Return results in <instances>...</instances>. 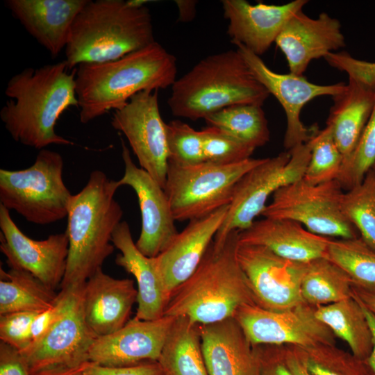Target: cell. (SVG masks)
I'll list each match as a JSON object with an SVG mask.
<instances>
[{
    "label": "cell",
    "instance_id": "obj_17",
    "mask_svg": "<svg viewBox=\"0 0 375 375\" xmlns=\"http://www.w3.org/2000/svg\"><path fill=\"white\" fill-rule=\"evenodd\" d=\"M122 157L124 165L120 186H130L135 192L141 212V231L135 242L138 249L148 257H156L178 233L170 204L164 189L144 169L138 167L122 140Z\"/></svg>",
    "mask_w": 375,
    "mask_h": 375
},
{
    "label": "cell",
    "instance_id": "obj_11",
    "mask_svg": "<svg viewBox=\"0 0 375 375\" xmlns=\"http://www.w3.org/2000/svg\"><path fill=\"white\" fill-rule=\"evenodd\" d=\"M158 91H142L115 110L111 125L126 138L141 168L164 189L169 166L166 123Z\"/></svg>",
    "mask_w": 375,
    "mask_h": 375
},
{
    "label": "cell",
    "instance_id": "obj_6",
    "mask_svg": "<svg viewBox=\"0 0 375 375\" xmlns=\"http://www.w3.org/2000/svg\"><path fill=\"white\" fill-rule=\"evenodd\" d=\"M238 49L210 55L176 79L167 104L175 117L195 121L222 108L262 106L269 96Z\"/></svg>",
    "mask_w": 375,
    "mask_h": 375
},
{
    "label": "cell",
    "instance_id": "obj_30",
    "mask_svg": "<svg viewBox=\"0 0 375 375\" xmlns=\"http://www.w3.org/2000/svg\"><path fill=\"white\" fill-rule=\"evenodd\" d=\"M58 294L31 273L0 268V315L13 312H41L51 308Z\"/></svg>",
    "mask_w": 375,
    "mask_h": 375
},
{
    "label": "cell",
    "instance_id": "obj_47",
    "mask_svg": "<svg viewBox=\"0 0 375 375\" xmlns=\"http://www.w3.org/2000/svg\"><path fill=\"white\" fill-rule=\"evenodd\" d=\"M303 364L310 375H339L312 359H308Z\"/></svg>",
    "mask_w": 375,
    "mask_h": 375
},
{
    "label": "cell",
    "instance_id": "obj_41",
    "mask_svg": "<svg viewBox=\"0 0 375 375\" xmlns=\"http://www.w3.org/2000/svg\"><path fill=\"white\" fill-rule=\"evenodd\" d=\"M84 375H166L158 361H144L138 364L107 367L90 362Z\"/></svg>",
    "mask_w": 375,
    "mask_h": 375
},
{
    "label": "cell",
    "instance_id": "obj_24",
    "mask_svg": "<svg viewBox=\"0 0 375 375\" xmlns=\"http://www.w3.org/2000/svg\"><path fill=\"white\" fill-rule=\"evenodd\" d=\"M330 240L287 219L264 217L239 231L240 244L262 246L280 257L306 264L326 258Z\"/></svg>",
    "mask_w": 375,
    "mask_h": 375
},
{
    "label": "cell",
    "instance_id": "obj_36",
    "mask_svg": "<svg viewBox=\"0 0 375 375\" xmlns=\"http://www.w3.org/2000/svg\"><path fill=\"white\" fill-rule=\"evenodd\" d=\"M375 167V105L359 141L351 156L342 165L337 181L347 191L360 183Z\"/></svg>",
    "mask_w": 375,
    "mask_h": 375
},
{
    "label": "cell",
    "instance_id": "obj_4",
    "mask_svg": "<svg viewBox=\"0 0 375 375\" xmlns=\"http://www.w3.org/2000/svg\"><path fill=\"white\" fill-rule=\"evenodd\" d=\"M238 244V231L221 244L212 241L194 273L172 294L164 315L209 324L233 317L243 304H256L237 259Z\"/></svg>",
    "mask_w": 375,
    "mask_h": 375
},
{
    "label": "cell",
    "instance_id": "obj_48",
    "mask_svg": "<svg viewBox=\"0 0 375 375\" xmlns=\"http://www.w3.org/2000/svg\"><path fill=\"white\" fill-rule=\"evenodd\" d=\"M288 367L293 375H310L303 364L301 363L295 358L288 359Z\"/></svg>",
    "mask_w": 375,
    "mask_h": 375
},
{
    "label": "cell",
    "instance_id": "obj_9",
    "mask_svg": "<svg viewBox=\"0 0 375 375\" xmlns=\"http://www.w3.org/2000/svg\"><path fill=\"white\" fill-rule=\"evenodd\" d=\"M310 158L307 143L281 152L247 172L236 183L224 222L214 238L221 244L233 231L248 228L262 215L269 197L303 178Z\"/></svg>",
    "mask_w": 375,
    "mask_h": 375
},
{
    "label": "cell",
    "instance_id": "obj_29",
    "mask_svg": "<svg viewBox=\"0 0 375 375\" xmlns=\"http://www.w3.org/2000/svg\"><path fill=\"white\" fill-rule=\"evenodd\" d=\"M315 316L344 340L356 358H368L373 347V336L363 311L352 294L347 299L318 306Z\"/></svg>",
    "mask_w": 375,
    "mask_h": 375
},
{
    "label": "cell",
    "instance_id": "obj_37",
    "mask_svg": "<svg viewBox=\"0 0 375 375\" xmlns=\"http://www.w3.org/2000/svg\"><path fill=\"white\" fill-rule=\"evenodd\" d=\"M169 164L188 166L205 162L201 131L178 119L166 124Z\"/></svg>",
    "mask_w": 375,
    "mask_h": 375
},
{
    "label": "cell",
    "instance_id": "obj_16",
    "mask_svg": "<svg viewBox=\"0 0 375 375\" xmlns=\"http://www.w3.org/2000/svg\"><path fill=\"white\" fill-rule=\"evenodd\" d=\"M1 252L10 268L27 271L51 290L60 286L68 256L66 233L35 240L23 233L12 220L9 210L0 204Z\"/></svg>",
    "mask_w": 375,
    "mask_h": 375
},
{
    "label": "cell",
    "instance_id": "obj_28",
    "mask_svg": "<svg viewBox=\"0 0 375 375\" xmlns=\"http://www.w3.org/2000/svg\"><path fill=\"white\" fill-rule=\"evenodd\" d=\"M166 375H209L202 351L199 324L175 317L158 360Z\"/></svg>",
    "mask_w": 375,
    "mask_h": 375
},
{
    "label": "cell",
    "instance_id": "obj_35",
    "mask_svg": "<svg viewBox=\"0 0 375 375\" xmlns=\"http://www.w3.org/2000/svg\"><path fill=\"white\" fill-rule=\"evenodd\" d=\"M310 158L303 179L312 185L337 180L342 168L343 156L333 138L331 128L318 130L306 142Z\"/></svg>",
    "mask_w": 375,
    "mask_h": 375
},
{
    "label": "cell",
    "instance_id": "obj_33",
    "mask_svg": "<svg viewBox=\"0 0 375 375\" xmlns=\"http://www.w3.org/2000/svg\"><path fill=\"white\" fill-rule=\"evenodd\" d=\"M326 258L344 271L356 287L375 292V250L360 237L330 240Z\"/></svg>",
    "mask_w": 375,
    "mask_h": 375
},
{
    "label": "cell",
    "instance_id": "obj_44",
    "mask_svg": "<svg viewBox=\"0 0 375 375\" xmlns=\"http://www.w3.org/2000/svg\"><path fill=\"white\" fill-rule=\"evenodd\" d=\"M90 362L72 367H54L38 372L33 375H84L85 370Z\"/></svg>",
    "mask_w": 375,
    "mask_h": 375
},
{
    "label": "cell",
    "instance_id": "obj_19",
    "mask_svg": "<svg viewBox=\"0 0 375 375\" xmlns=\"http://www.w3.org/2000/svg\"><path fill=\"white\" fill-rule=\"evenodd\" d=\"M341 23L326 12L312 18L300 10L286 22L276 40L290 72L303 76L310 62L344 47Z\"/></svg>",
    "mask_w": 375,
    "mask_h": 375
},
{
    "label": "cell",
    "instance_id": "obj_31",
    "mask_svg": "<svg viewBox=\"0 0 375 375\" xmlns=\"http://www.w3.org/2000/svg\"><path fill=\"white\" fill-rule=\"evenodd\" d=\"M203 119L208 126L221 129L254 149L269 141L268 122L261 106H231L212 112Z\"/></svg>",
    "mask_w": 375,
    "mask_h": 375
},
{
    "label": "cell",
    "instance_id": "obj_18",
    "mask_svg": "<svg viewBox=\"0 0 375 375\" xmlns=\"http://www.w3.org/2000/svg\"><path fill=\"white\" fill-rule=\"evenodd\" d=\"M174 319L166 315L154 320L134 317L118 331L97 338L88 360L107 367L158 361Z\"/></svg>",
    "mask_w": 375,
    "mask_h": 375
},
{
    "label": "cell",
    "instance_id": "obj_40",
    "mask_svg": "<svg viewBox=\"0 0 375 375\" xmlns=\"http://www.w3.org/2000/svg\"><path fill=\"white\" fill-rule=\"evenodd\" d=\"M324 60L332 67L344 72L349 78L375 91V62L356 58L344 51L330 53Z\"/></svg>",
    "mask_w": 375,
    "mask_h": 375
},
{
    "label": "cell",
    "instance_id": "obj_12",
    "mask_svg": "<svg viewBox=\"0 0 375 375\" xmlns=\"http://www.w3.org/2000/svg\"><path fill=\"white\" fill-rule=\"evenodd\" d=\"M83 286L67 288L65 308L57 321L24 351L31 375L54 367H72L88 360L96 335L87 325L83 312Z\"/></svg>",
    "mask_w": 375,
    "mask_h": 375
},
{
    "label": "cell",
    "instance_id": "obj_32",
    "mask_svg": "<svg viewBox=\"0 0 375 375\" xmlns=\"http://www.w3.org/2000/svg\"><path fill=\"white\" fill-rule=\"evenodd\" d=\"M352 282L347 274L326 258L307 264L301 285L304 302L332 303L351 297Z\"/></svg>",
    "mask_w": 375,
    "mask_h": 375
},
{
    "label": "cell",
    "instance_id": "obj_21",
    "mask_svg": "<svg viewBox=\"0 0 375 375\" xmlns=\"http://www.w3.org/2000/svg\"><path fill=\"white\" fill-rule=\"evenodd\" d=\"M308 2L251 5L245 0H223L224 16L228 22L227 33L234 44H240L260 56L276 42L288 19Z\"/></svg>",
    "mask_w": 375,
    "mask_h": 375
},
{
    "label": "cell",
    "instance_id": "obj_39",
    "mask_svg": "<svg viewBox=\"0 0 375 375\" xmlns=\"http://www.w3.org/2000/svg\"><path fill=\"white\" fill-rule=\"evenodd\" d=\"M38 312H13L0 315V340L20 352L33 342L32 325Z\"/></svg>",
    "mask_w": 375,
    "mask_h": 375
},
{
    "label": "cell",
    "instance_id": "obj_22",
    "mask_svg": "<svg viewBox=\"0 0 375 375\" xmlns=\"http://www.w3.org/2000/svg\"><path fill=\"white\" fill-rule=\"evenodd\" d=\"M137 299L132 279L113 278L101 268L83 287L85 321L97 338L111 334L128 322Z\"/></svg>",
    "mask_w": 375,
    "mask_h": 375
},
{
    "label": "cell",
    "instance_id": "obj_49",
    "mask_svg": "<svg viewBox=\"0 0 375 375\" xmlns=\"http://www.w3.org/2000/svg\"><path fill=\"white\" fill-rule=\"evenodd\" d=\"M265 375H293L290 370L284 365L276 364L272 368H269Z\"/></svg>",
    "mask_w": 375,
    "mask_h": 375
},
{
    "label": "cell",
    "instance_id": "obj_3",
    "mask_svg": "<svg viewBox=\"0 0 375 375\" xmlns=\"http://www.w3.org/2000/svg\"><path fill=\"white\" fill-rule=\"evenodd\" d=\"M120 187L118 181L96 169L83 188L73 194L67 217L69 249L61 289L83 286L112 253V236L123 215L115 199Z\"/></svg>",
    "mask_w": 375,
    "mask_h": 375
},
{
    "label": "cell",
    "instance_id": "obj_34",
    "mask_svg": "<svg viewBox=\"0 0 375 375\" xmlns=\"http://www.w3.org/2000/svg\"><path fill=\"white\" fill-rule=\"evenodd\" d=\"M342 209L361 239L375 250V167L360 183L344 191Z\"/></svg>",
    "mask_w": 375,
    "mask_h": 375
},
{
    "label": "cell",
    "instance_id": "obj_20",
    "mask_svg": "<svg viewBox=\"0 0 375 375\" xmlns=\"http://www.w3.org/2000/svg\"><path fill=\"white\" fill-rule=\"evenodd\" d=\"M228 206L189 221L167 247L154 257L168 302L176 289L200 264L226 219Z\"/></svg>",
    "mask_w": 375,
    "mask_h": 375
},
{
    "label": "cell",
    "instance_id": "obj_42",
    "mask_svg": "<svg viewBox=\"0 0 375 375\" xmlns=\"http://www.w3.org/2000/svg\"><path fill=\"white\" fill-rule=\"evenodd\" d=\"M0 375H31L28 365L21 352L1 341Z\"/></svg>",
    "mask_w": 375,
    "mask_h": 375
},
{
    "label": "cell",
    "instance_id": "obj_38",
    "mask_svg": "<svg viewBox=\"0 0 375 375\" xmlns=\"http://www.w3.org/2000/svg\"><path fill=\"white\" fill-rule=\"evenodd\" d=\"M206 161L233 164L251 158L255 149L228 133L213 126L201 130Z\"/></svg>",
    "mask_w": 375,
    "mask_h": 375
},
{
    "label": "cell",
    "instance_id": "obj_5",
    "mask_svg": "<svg viewBox=\"0 0 375 375\" xmlns=\"http://www.w3.org/2000/svg\"><path fill=\"white\" fill-rule=\"evenodd\" d=\"M149 8L124 0H88L65 49L72 70L81 63L117 60L155 42Z\"/></svg>",
    "mask_w": 375,
    "mask_h": 375
},
{
    "label": "cell",
    "instance_id": "obj_8",
    "mask_svg": "<svg viewBox=\"0 0 375 375\" xmlns=\"http://www.w3.org/2000/svg\"><path fill=\"white\" fill-rule=\"evenodd\" d=\"M264 158L233 164L205 161L178 166L169 164L164 190L176 221H190L229 205L238 181Z\"/></svg>",
    "mask_w": 375,
    "mask_h": 375
},
{
    "label": "cell",
    "instance_id": "obj_27",
    "mask_svg": "<svg viewBox=\"0 0 375 375\" xmlns=\"http://www.w3.org/2000/svg\"><path fill=\"white\" fill-rule=\"evenodd\" d=\"M326 125L343 156L355 149L375 105V91L349 78L345 89L333 97Z\"/></svg>",
    "mask_w": 375,
    "mask_h": 375
},
{
    "label": "cell",
    "instance_id": "obj_1",
    "mask_svg": "<svg viewBox=\"0 0 375 375\" xmlns=\"http://www.w3.org/2000/svg\"><path fill=\"white\" fill-rule=\"evenodd\" d=\"M76 71L63 60L26 68L11 77L5 90L10 100L1 109L0 118L14 140L40 150L51 144H74L56 133L55 126L65 110L78 106Z\"/></svg>",
    "mask_w": 375,
    "mask_h": 375
},
{
    "label": "cell",
    "instance_id": "obj_15",
    "mask_svg": "<svg viewBox=\"0 0 375 375\" xmlns=\"http://www.w3.org/2000/svg\"><path fill=\"white\" fill-rule=\"evenodd\" d=\"M303 304L275 311L245 303L237 309L233 317L251 344L292 343L312 347L330 343L329 328L315 317V310Z\"/></svg>",
    "mask_w": 375,
    "mask_h": 375
},
{
    "label": "cell",
    "instance_id": "obj_13",
    "mask_svg": "<svg viewBox=\"0 0 375 375\" xmlns=\"http://www.w3.org/2000/svg\"><path fill=\"white\" fill-rule=\"evenodd\" d=\"M236 255L256 305L283 311L304 303L301 285L308 263L283 258L254 244L239 243Z\"/></svg>",
    "mask_w": 375,
    "mask_h": 375
},
{
    "label": "cell",
    "instance_id": "obj_45",
    "mask_svg": "<svg viewBox=\"0 0 375 375\" xmlns=\"http://www.w3.org/2000/svg\"><path fill=\"white\" fill-rule=\"evenodd\" d=\"M175 3L178 8L179 21L190 22L194 19L196 13V1L176 0Z\"/></svg>",
    "mask_w": 375,
    "mask_h": 375
},
{
    "label": "cell",
    "instance_id": "obj_7",
    "mask_svg": "<svg viewBox=\"0 0 375 375\" xmlns=\"http://www.w3.org/2000/svg\"><path fill=\"white\" fill-rule=\"evenodd\" d=\"M63 167L58 152L42 149L28 168L1 169L0 204L39 225L67 217L73 194L65 184Z\"/></svg>",
    "mask_w": 375,
    "mask_h": 375
},
{
    "label": "cell",
    "instance_id": "obj_25",
    "mask_svg": "<svg viewBox=\"0 0 375 375\" xmlns=\"http://www.w3.org/2000/svg\"><path fill=\"white\" fill-rule=\"evenodd\" d=\"M209 375H256L258 360L234 317L199 324Z\"/></svg>",
    "mask_w": 375,
    "mask_h": 375
},
{
    "label": "cell",
    "instance_id": "obj_23",
    "mask_svg": "<svg viewBox=\"0 0 375 375\" xmlns=\"http://www.w3.org/2000/svg\"><path fill=\"white\" fill-rule=\"evenodd\" d=\"M88 0H6L26 31L55 58L65 49L74 21Z\"/></svg>",
    "mask_w": 375,
    "mask_h": 375
},
{
    "label": "cell",
    "instance_id": "obj_10",
    "mask_svg": "<svg viewBox=\"0 0 375 375\" xmlns=\"http://www.w3.org/2000/svg\"><path fill=\"white\" fill-rule=\"evenodd\" d=\"M344 192L337 180L312 185L301 178L276 190L262 215L297 222L328 238H357L356 229L342 212Z\"/></svg>",
    "mask_w": 375,
    "mask_h": 375
},
{
    "label": "cell",
    "instance_id": "obj_14",
    "mask_svg": "<svg viewBox=\"0 0 375 375\" xmlns=\"http://www.w3.org/2000/svg\"><path fill=\"white\" fill-rule=\"evenodd\" d=\"M237 49L256 79L272 94L283 107L286 116V130L283 147L287 151L305 144L319 130L317 126H306L301 120L303 106L315 98L334 96L346 88L344 83L317 85L308 81L303 76L292 73L278 74L267 67L258 56L240 44Z\"/></svg>",
    "mask_w": 375,
    "mask_h": 375
},
{
    "label": "cell",
    "instance_id": "obj_46",
    "mask_svg": "<svg viewBox=\"0 0 375 375\" xmlns=\"http://www.w3.org/2000/svg\"><path fill=\"white\" fill-rule=\"evenodd\" d=\"M352 293L366 308L375 314V292L356 287L352 289Z\"/></svg>",
    "mask_w": 375,
    "mask_h": 375
},
{
    "label": "cell",
    "instance_id": "obj_2",
    "mask_svg": "<svg viewBox=\"0 0 375 375\" xmlns=\"http://www.w3.org/2000/svg\"><path fill=\"white\" fill-rule=\"evenodd\" d=\"M176 74V58L156 41L117 60L81 63L75 76L80 122L119 109L138 92L172 86Z\"/></svg>",
    "mask_w": 375,
    "mask_h": 375
},
{
    "label": "cell",
    "instance_id": "obj_43",
    "mask_svg": "<svg viewBox=\"0 0 375 375\" xmlns=\"http://www.w3.org/2000/svg\"><path fill=\"white\" fill-rule=\"evenodd\" d=\"M352 296L360 304L366 319L369 326L373 336V347L369 356L367 358V362L370 369L375 374V314L366 308L364 304L352 293Z\"/></svg>",
    "mask_w": 375,
    "mask_h": 375
},
{
    "label": "cell",
    "instance_id": "obj_26",
    "mask_svg": "<svg viewBox=\"0 0 375 375\" xmlns=\"http://www.w3.org/2000/svg\"><path fill=\"white\" fill-rule=\"evenodd\" d=\"M112 243L120 251L116 264L131 274L137 281L138 308L135 317L154 320L164 316L168 301L154 257H148L138 249L126 221H122L115 229Z\"/></svg>",
    "mask_w": 375,
    "mask_h": 375
}]
</instances>
